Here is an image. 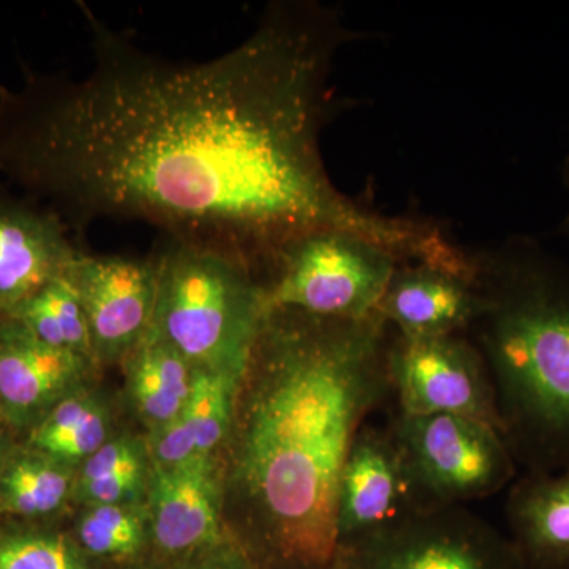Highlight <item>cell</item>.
Listing matches in <instances>:
<instances>
[{"label":"cell","instance_id":"cell-18","mask_svg":"<svg viewBox=\"0 0 569 569\" xmlns=\"http://www.w3.org/2000/svg\"><path fill=\"white\" fill-rule=\"evenodd\" d=\"M116 432L111 402L91 383L52 408L24 443L78 470Z\"/></svg>","mask_w":569,"mask_h":569},{"label":"cell","instance_id":"cell-2","mask_svg":"<svg viewBox=\"0 0 569 569\" xmlns=\"http://www.w3.org/2000/svg\"><path fill=\"white\" fill-rule=\"evenodd\" d=\"M389 325L271 309L224 447L223 518L257 569H331L340 475L383 403Z\"/></svg>","mask_w":569,"mask_h":569},{"label":"cell","instance_id":"cell-14","mask_svg":"<svg viewBox=\"0 0 569 569\" xmlns=\"http://www.w3.org/2000/svg\"><path fill=\"white\" fill-rule=\"evenodd\" d=\"M54 211L0 197V316L66 274L81 252Z\"/></svg>","mask_w":569,"mask_h":569},{"label":"cell","instance_id":"cell-15","mask_svg":"<svg viewBox=\"0 0 569 569\" xmlns=\"http://www.w3.org/2000/svg\"><path fill=\"white\" fill-rule=\"evenodd\" d=\"M505 515L526 569H569V467L512 481Z\"/></svg>","mask_w":569,"mask_h":569},{"label":"cell","instance_id":"cell-26","mask_svg":"<svg viewBox=\"0 0 569 569\" xmlns=\"http://www.w3.org/2000/svg\"><path fill=\"white\" fill-rule=\"evenodd\" d=\"M561 183H563L565 192H567L568 203L567 209H565L563 219H561L560 233L569 239V144L563 157V163H561Z\"/></svg>","mask_w":569,"mask_h":569},{"label":"cell","instance_id":"cell-11","mask_svg":"<svg viewBox=\"0 0 569 569\" xmlns=\"http://www.w3.org/2000/svg\"><path fill=\"white\" fill-rule=\"evenodd\" d=\"M425 511L388 427H361L337 490V548Z\"/></svg>","mask_w":569,"mask_h":569},{"label":"cell","instance_id":"cell-7","mask_svg":"<svg viewBox=\"0 0 569 569\" xmlns=\"http://www.w3.org/2000/svg\"><path fill=\"white\" fill-rule=\"evenodd\" d=\"M331 569H526L511 539L467 507L425 509L336 550Z\"/></svg>","mask_w":569,"mask_h":569},{"label":"cell","instance_id":"cell-25","mask_svg":"<svg viewBox=\"0 0 569 569\" xmlns=\"http://www.w3.org/2000/svg\"><path fill=\"white\" fill-rule=\"evenodd\" d=\"M17 440L13 438V432L9 427L0 422V478H2L3 468L7 466L11 452L17 448ZM0 522H2V515H0Z\"/></svg>","mask_w":569,"mask_h":569},{"label":"cell","instance_id":"cell-3","mask_svg":"<svg viewBox=\"0 0 569 569\" xmlns=\"http://www.w3.org/2000/svg\"><path fill=\"white\" fill-rule=\"evenodd\" d=\"M473 342L496 387L501 436L526 473L569 467V264L526 234L471 253Z\"/></svg>","mask_w":569,"mask_h":569},{"label":"cell","instance_id":"cell-1","mask_svg":"<svg viewBox=\"0 0 569 569\" xmlns=\"http://www.w3.org/2000/svg\"><path fill=\"white\" fill-rule=\"evenodd\" d=\"M80 6L89 70L0 91V170L67 227L148 223L258 274L317 230L362 236L402 263L447 260L436 224L359 206L326 170L321 137L343 108L335 63L358 39L342 11L277 0L230 51L174 62Z\"/></svg>","mask_w":569,"mask_h":569},{"label":"cell","instance_id":"cell-5","mask_svg":"<svg viewBox=\"0 0 569 569\" xmlns=\"http://www.w3.org/2000/svg\"><path fill=\"white\" fill-rule=\"evenodd\" d=\"M400 263L362 236L310 231L280 247L269 261L263 280L268 309L343 320L372 317Z\"/></svg>","mask_w":569,"mask_h":569},{"label":"cell","instance_id":"cell-10","mask_svg":"<svg viewBox=\"0 0 569 569\" xmlns=\"http://www.w3.org/2000/svg\"><path fill=\"white\" fill-rule=\"evenodd\" d=\"M146 508L151 556L174 559L233 539L223 518L220 456H197L173 467L152 466Z\"/></svg>","mask_w":569,"mask_h":569},{"label":"cell","instance_id":"cell-4","mask_svg":"<svg viewBox=\"0 0 569 569\" xmlns=\"http://www.w3.org/2000/svg\"><path fill=\"white\" fill-rule=\"evenodd\" d=\"M153 258V331L194 370L244 377L269 312L261 276L230 254L171 239Z\"/></svg>","mask_w":569,"mask_h":569},{"label":"cell","instance_id":"cell-6","mask_svg":"<svg viewBox=\"0 0 569 569\" xmlns=\"http://www.w3.org/2000/svg\"><path fill=\"white\" fill-rule=\"evenodd\" d=\"M425 509L466 507L512 485L518 462L492 426L458 415H407L387 426Z\"/></svg>","mask_w":569,"mask_h":569},{"label":"cell","instance_id":"cell-8","mask_svg":"<svg viewBox=\"0 0 569 569\" xmlns=\"http://www.w3.org/2000/svg\"><path fill=\"white\" fill-rule=\"evenodd\" d=\"M389 389L407 415H458L501 433L500 411L488 362L466 335L408 339L388 347Z\"/></svg>","mask_w":569,"mask_h":569},{"label":"cell","instance_id":"cell-13","mask_svg":"<svg viewBox=\"0 0 569 569\" xmlns=\"http://www.w3.org/2000/svg\"><path fill=\"white\" fill-rule=\"evenodd\" d=\"M377 312L396 335L430 339L467 335L481 312L475 274L462 276L429 263H400Z\"/></svg>","mask_w":569,"mask_h":569},{"label":"cell","instance_id":"cell-16","mask_svg":"<svg viewBox=\"0 0 569 569\" xmlns=\"http://www.w3.org/2000/svg\"><path fill=\"white\" fill-rule=\"evenodd\" d=\"M121 366L127 406L144 433L182 413L192 392L194 369L152 328Z\"/></svg>","mask_w":569,"mask_h":569},{"label":"cell","instance_id":"cell-22","mask_svg":"<svg viewBox=\"0 0 569 569\" xmlns=\"http://www.w3.org/2000/svg\"><path fill=\"white\" fill-rule=\"evenodd\" d=\"M0 569H104L80 548L70 530L50 522H0Z\"/></svg>","mask_w":569,"mask_h":569},{"label":"cell","instance_id":"cell-17","mask_svg":"<svg viewBox=\"0 0 569 569\" xmlns=\"http://www.w3.org/2000/svg\"><path fill=\"white\" fill-rule=\"evenodd\" d=\"M77 468L18 443L0 478V515L20 522H50L73 505Z\"/></svg>","mask_w":569,"mask_h":569},{"label":"cell","instance_id":"cell-12","mask_svg":"<svg viewBox=\"0 0 569 569\" xmlns=\"http://www.w3.org/2000/svg\"><path fill=\"white\" fill-rule=\"evenodd\" d=\"M91 359L40 342L18 321L0 316V422L29 432L78 389L93 383Z\"/></svg>","mask_w":569,"mask_h":569},{"label":"cell","instance_id":"cell-9","mask_svg":"<svg viewBox=\"0 0 569 569\" xmlns=\"http://www.w3.org/2000/svg\"><path fill=\"white\" fill-rule=\"evenodd\" d=\"M67 280L80 298L97 367L122 365L149 335L157 298V261L77 254Z\"/></svg>","mask_w":569,"mask_h":569},{"label":"cell","instance_id":"cell-21","mask_svg":"<svg viewBox=\"0 0 569 569\" xmlns=\"http://www.w3.org/2000/svg\"><path fill=\"white\" fill-rule=\"evenodd\" d=\"M3 317L18 321L40 342L84 356L96 365L84 310L66 276L51 280Z\"/></svg>","mask_w":569,"mask_h":569},{"label":"cell","instance_id":"cell-19","mask_svg":"<svg viewBox=\"0 0 569 569\" xmlns=\"http://www.w3.org/2000/svg\"><path fill=\"white\" fill-rule=\"evenodd\" d=\"M151 473L152 460L144 433L118 430L78 467L73 507L146 503Z\"/></svg>","mask_w":569,"mask_h":569},{"label":"cell","instance_id":"cell-20","mask_svg":"<svg viewBox=\"0 0 569 569\" xmlns=\"http://www.w3.org/2000/svg\"><path fill=\"white\" fill-rule=\"evenodd\" d=\"M70 533L103 567L129 568L151 556V523L146 503L78 508Z\"/></svg>","mask_w":569,"mask_h":569},{"label":"cell","instance_id":"cell-24","mask_svg":"<svg viewBox=\"0 0 569 569\" xmlns=\"http://www.w3.org/2000/svg\"><path fill=\"white\" fill-rule=\"evenodd\" d=\"M123 569H257L244 552V549L228 539L222 545L189 553V556L162 559L149 556L148 559Z\"/></svg>","mask_w":569,"mask_h":569},{"label":"cell","instance_id":"cell-23","mask_svg":"<svg viewBox=\"0 0 569 569\" xmlns=\"http://www.w3.org/2000/svg\"><path fill=\"white\" fill-rule=\"evenodd\" d=\"M242 378L194 370L192 392L179 415L200 456H222L233 429Z\"/></svg>","mask_w":569,"mask_h":569}]
</instances>
